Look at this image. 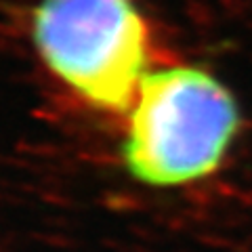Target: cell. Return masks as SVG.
Segmentation results:
<instances>
[{"label":"cell","mask_w":252,"mask_h":252,"mask_svg":"<svg viewBox=\"0 0 252 252\" xmlns=\"http://www.w3.org/2000/svg\"><path fill=\"white\" fill-rule=\"evenodd\" d=\"M240 128L233 94L200 67L143 78L128 112L122 160L139 183L175 187L219 168Z\"/></svg>","instance_id":"obj_1"},{"label":"cell","mask_w":252,"mask_h":252,"mask_svg":"<svg viewBox=\"0 0 252 252\" xmlns=\"http://www.w3.org/2000/svg\"><path fill=\"white\" fill-rule=\"evenodd\" d=\"M147 40L132 0H42L34 13V42L44 63L105 112H130L147 76Z\"/></svg>","instance_id":"obj_2"}]
</instances>
